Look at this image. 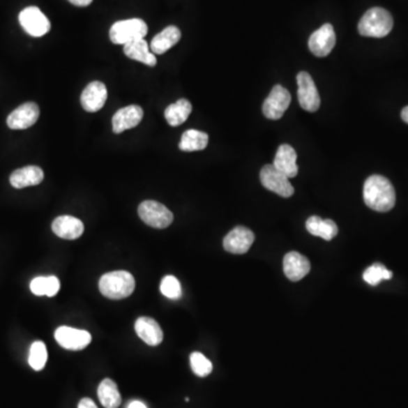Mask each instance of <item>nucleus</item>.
<instances>
[{"instance_id": "nucleus-1", "label": "nucleus", "mask_w": 408, "mask_h": 408, "mask_svg": "<svg viewBox=\"0 0 408 408\" xmlns=\"http://www.w3.org/2000/svg\"><path fill=\"white\" fill-rule=\"evenodd\" d=\"M366 206L378 212H388L396 204V192L389 179L381 175H372L363 188Z\"/></svg>"}, {"instance_id": "nucleus-2", "label": "nucleus", "mask_w": 408, "mask_h": 408, "mask_svg": "<svg viewBox=\"0 0 408 408\" xmlns=\"http://www.w3.org/2000/svg\"><path fill=\"white\" fill-rule=\"evenodd\" d=\"M99 289L103 296L108 299H126L130 296L135 289V279L130 272H108L100 279Z\"/></svg>"}, {"instance_id": "nucleus-3", "label": "nucleus", "mask_w": 408, "mask_h": 408, "mask_svg": "<svg viewBox=\"0 0 408 408\" xmlns=\"http://www.w3.org/2000/svg\"><path fill=\"white\" fill-rule=\"evenodd\" d=\"M393 27V16L381 7H373L361 18L358 32L361 36L370 38H384L391 32Z\"/></svg>"}, {"instance_id": "nucleus-4", "label": "nucleus", "mask_w": 408, "mask_h": 408, "mask_svg": "<svg viewBox=\"0 0 408 408\" xmlns=\"http://www.w3.org/2000/svg\"><path fill=\"white\" fill-rule=\"evenodd\" d=\"M148 33V25L141 18H130L116 22L109 31V36L115 45H127L136 40L144 39Z\"/></svg>"}, {"instance_id": "nucleus-5", "label": "nucleus", "mask_w": 408, "mask_h": 408, "mask_svg": "<svg viewBox=\"0 0 408 408\" xmlns=\"http://www.w3.org/2000/svg\"><path fill=\"white\" fill-rule=\"evenodd\" d=\"M137 211L144 224L157 229H165L174 221V215L169 209L153 199L143 201Z\"/></svg>"}, {"instance_id": "nucleus-6", "label": "nucleus", "mask_w": 408, "mask_h": 408, "mask_svg": "<svg viewBox=\"0 0 408 408\" xmlns=\"http://www.w3.org/2000/svg\"><path fill=\"white\" fill-rule=\"evenodd\" d=\"M18 21L27 34L36 36V38H40V36L48 33L50 27H52L47 16L36 6L27 7V8L23 9L20 13Z\"/></svg>"}, {"instance_id": "nucleus-7", "label": "nucleus", "mask_w": 408, "mask_h": 408, "mask_svg": "<svg viewBox=\"0 0 408 408\" xmlns=\"http://www.w3.org/2000/svg\"><path fill=\"white\" fill-rule=\"evenodd\" d=\"M260 181L266 190L282 197H290L295 192L287 176L275 169L273 165H266L263 167L260 172Z\"/></svg>"}, {"instance_id": "nucleus-8", "label": "nucleus", "mask_w": 408, "mask_h": 408, "mask_svg": "<svg viewBox=\"0 0 408 408\" xmlns=\"http://www.w3.org/2000/svg\"><path fill=\"white\" fill-rule=\"evenodd\" d=\"M290 103L292 97L287 89L279 84L275 85L263 103V114L268 119L272 121L280 119L289 107Z\"/></svg>"}, {"instance_id": "nucleus-9", "label": "nucleus", "mask_w": 408, "mask_h": 408, "mask_svg": "<svg viewBox=\"0 0 408 408\" xmlns=\"http://www.w3.org/2000/svg\"><path fill=\"white\" fill-rule=\"evenodd\" d=\"M297 96L301 107L306 112H317L320 108L321 100L312 76L308 73L299 72L297 74Z\"/></svg>"}, {"instance_id": "nucleus-10", "label": "nucleus", "mask_w": 408, "mask_h": 408, "mask_svg": "<svg viewBox=\"0 0 408 408\" xmlns=\"http://www.w3.org/2000/svg\"><path fill=\"white\" fill-rule=\"evenodd\" d=\"M54 339L61 347L70 351H81L90 345L92 337L85 330L75 329L72 326H59L54 333Z\"/></svg>"}, {"instance_id": "nucleus-11", "label": "nucleus", "mask_w": 408, "mask_h": 408, "mask_svg": "<svg viewBox=\"0 0 408 408\" xmlns=\"http://www.w3.org/2000/svg\"><path fill=\"white\" fill-rule=\"evenodd\" d=\"M335 45V33L333 27L329 23L322 25L319 30L312 33L308 40V48L317 57H326L333 52Z\"/></svg>"}, {"instance_id": "nucleus-12", "label": "nucleus", "mask_w": 408, "mask_h": 408, "mask_svg": "<svg viewBox=\"0 0 408 408\" xmlns=\"http://www.w3.org/2000/svg\"><path fill=\"white\" fill-rule=\"evenodd\" d=\"M255 235L246 227L237 226L225 236L224 248L232 254H245L251 248Z\"/></svg>"}, {"instance_id": "nucleus-13", "label": "nucleus", "mask_w": 408, "mask_h": 408, "mask_svg": "<svg viewBox=\"0 0 408 408\" xmlns=\"http://www.w3.org/2000/svg\"><path fill=\"white\" fill-rule=\"evenodd\" d=\"M40 109L36 103H23L7 117V125L12 130H27L39 119Z\"/></svg>"}, {"instance_id": "nucleus-14", "label": "nucleus", "mask_w": 408, "mask_h": 408, "mask_svg": "<svg viewBox=\"0 0 408 408\" xmlns=\"http://www.w3.org/2000/svg\"><path fill=\"white\" fill-rule=\"evenodd\" d=\"M108 98V91L103 82H91L81 96L82 107L85 112H97L103 108Z\"/></svg>"}, {"instance_id": "nucleus-15", "label": "nucleus", "mask_w": 408, "mask_h": 408, "mask_svg": "<svg viewBox=\"0 0 408 408\" xmlns=\"http://www.w3.org/2000/svg\"><path fill=\"white\" fill-rule=\"evenodd\" d=\"M143 116V109L137 105L119 109L112 117V132L121 134L125 130L134 128L142 121Z\"/></svg>"}, {"instance_id": "nucleus-16", "label": "nucleus", "mask_w": 408, "mask_h": 408, "mask_svg": "<svg viewBox=\"0 0 408 408\" xmlns=\"http://www.w3.org/2000/svg\"><path fill=\"white\" fill-rule=\"evenodd\" d=\"M311 270L308 257L299 252H289L284 257V272L290 281L302 280Z\"/></svg>"}, {"instance_id": "nucleus-17", "label": "nucleus", "mask_w": 408, "mask_h": 408, "mask_svg": "<svg viewBox=\"0 0 408 408\" xmlns=\"http://www.w3.org/2000/svg\"><path fill=\"white\" fill-rule=\"evenodd\" d=\"M296 160L297 153L295 149L289 144H281L277 150L272 165L275 166V169H278L290 179H294L299 172Z\"/></svg>"}, {"instance_id": "nucleus-18", "label": "nucleus", "mask_w": 408, "mask_h": 408, "mask_svg": "<svg viewBox=\"0 0 408 408\" xmlns=\"http://www.w3.org/2000/svg\"><path fill=\"white\" fill-rule=\"evenodd\" d=\"M52 232L63 239H77L84 232V225L77 218L61 216L52 222Z\"/></svg>"}, {"instance_id": "nucleus-19", "label": "nucleus", "mask_w": 408, "mask_h": 408, "mask_svg": "<svg viewBox=\"0 0 408 408\" xmlns=\"http://www.w3.org/2000/svg\"><path fill=\"white\" fill-rule=\"evenodd\" d=\"M135 331L149 346H158L163 340V333L157 321L151 317H141L136 320Z\"/></svg>"}, {"instance_id": "nucleus-20", "label": "nucleus", "mask_w": 408, "mask_h": 408, "mask_svg": "<svg viewBox=\"0 0 408 408\" xmlns=\"http://www.w3.org/2000/svg\"><path fill=\"white\" fill-rule=\"evenodd\" d=\"M45 179L43 170L38 166H27L12 172L9 177V181L13 188L21 190V188H29L39 185Z\"/></svg>"}, {"instance_id": "nucleus-21", "label": "nucleus", "mask_w": 408, "mask_h": 408, "mask_svg": "<svg viewBox=\"0 0 408 408\" xmlns=\"http://www.w3.org/2000/svg\"><path fill=\"white\" fill-rule=\"evenodd\" d=\"M181 33L179 27L170 25L161 31L152 39L150 50L154 54H163L172 48L181 40Z\"/></svg>"}, {"instance_id": "nucleus-22", "label": "nucleus", "mask_w": 408, "mask_h": 408, "mask_svg": "<svg viewBox=\"0 0 408 408\" xmlns=\"http://www.w3.org/2000/svg\"><path fill=\"white\" fill-rule=\"evenodd\" d=\"M306 229L311 235L321 237L326 241H331L338 234V226L331 219H322L317 216H312L306 220Z\"/></svg>"}, {"instance_id": "nucleus-23", "label": "nucleus", "mask_w": 408, "mask_h": 408, "mask_svg": "<svg viewBox=\"0 0 408 408\" xmlns=\"http://www.w3.org/2000/svg\"><path fill=\"white\" fill-rule=\"evenodd\" d=\"M124 54L130 59L141 61L148 66L154 67L157 65V58L150 50V45L144 39L136 40L134 43L125 45Z\"/></svg>"}, {"instance_id": "nucleus-24", "label": "nucleus", "mask_w": 408, "mask_h": 408, "mask_svg": "<svg viewBox=\"0 0 408 408\" xmlns=\"http://www.w3.org/2000/svg\"><path fill=\"white\" fill-rule=\"evenodd\" d=\"M192 112V105L186 99H179L175 103L167 107L165 110V117L170 126L176 127L188 121Z\"/></svg>"}, {"instance_id": "nucleus-25", "label": "nucleus", "mask_w": 408, "mask_h": 408, "mask_svg": "<svg viewBox=\"0 0 408 408\" xmlns=\"http://www.w3.org/2000/svg\"><path fill=\"white\" fill-rule=\"evenodd\" d=\"M98 397L105 408H118L121 404V396L117 384L112 379H105L98 388Z\"/></svg>"}, {"instance_id": "nucleus-26", "label": "nucleus", "mask_w": 408, "mask_h": 408, "mask_svg": "<svg viewBox=\"0 0 408 408\" xmlns=\"http://www.w3.org/2000/svg\"><path fill=\"white\" fill-rule=\"evenodd\" d=\"M208 142V134L201 130H188L181 136L179 149L185 152L201 151L206 148Z\"/></svg>"}, {"instance_id": "nucleus-27", "label": "nucleus", "mask_w": 408, "mask_h": 408, "mask_svg": "<svg viewBox=\"0 0 408 408\" xmlns=\"http://www.w3.org/2000/svg\"><path fill=\"white\" fill-rule=\"evenodd\" d=\"M31 292L36 296L52 297L57 295L61 288L59 279L54 275L50 277H36L31 281Z\"/></svg>"}, {"instance_id": "nucleus-28", "label": "nucleus", "mask_w": 408, "mask_h": 408, "mask_svg": "<svg viewBox=\"0 0 408 408\" xmlns=\"http://www.w3.org/2000/svg\"><path fill=\"white\" fill-rule=\"evenodd\" d=\"M391 278H393V272L389 271L381 263H375L363 273V279L371 286H377L380 284L381 280H388Z\"/></svg>"}, {"instance_id": "nucleus-29", "label": "nucleus", "mask_w": 408, "mask_h": 408, "mask_svg": "<svg viewBox=\"0 0 408 408\" xmlns=\"http://www.w3.org/2000/svg\"><path fill=\"white\" fill-rule=\"evenodd\" d=\"M48 360V353L45 342H36L32 344L29 355V364L36 371H41Z\"/></svg>"}, {"instance_id": "nucleus-30", "label": "nucleus", "mask_w": 408, "mask_h": 408, "mask_svg": "<svg viewBox=\"0 0 408 408\" xmlns=\"http://www.w3.org/2000/svg\"><path fill=\"white\" fill-rule=\"evenodd\" d=\"M190 368L197 377L204 378L212 372V363L202 353L194 352L190 356Z\"/></svg>"}, {"instance_id": "nucleus-31", "label": "nucleus", "mask_w": 408, "mask_h": 408, "mask_svg": "<svg viewBox=\"0 0 408 408\" xmlns=\"http://www.w3.org/2000/svg\"><path fill=\"white\" fill-rule=\"evenodd\" d=\"M160 292L163 296L170 299H179L181 297V286L179 279L174 275H166L161 280Z\"/></svg>"}, {"instance_id": "nucleus-32", "label": "nucleus", "mask_w": 408, "mask_h": 408, "mask_svg": "<svg viewBox=\"0 0 408 408\" xmlns=\"http://www.w3.org/2000/svg\"><path fill=\"white\" fill-rule=\"evenodd\" d=\"M77 408H98V406L96 405V402L90 398H83L81 399V402H79V406Z\"/></svg>"}, {"instance_id": "nucleus-33", "label": "nucleus", "mask_w": 408, "mask_h": 408, "mask_svg": "<svg viewBox=\"0 0 408 408\" xmlns=\"http://www.w3.org/2000/svg\"><path fill=\"white\" fill-rule=\"evenodd\" d=\"M68 1L77 7H86L91 5L93 0H68Z\"/></svg>"}, {"instance_id": "nucleus-34", "label": "nucleus", "mask_w": 408, "mask_h": 408, "mask_svg": "<svg viewBox=\"0 0 408 408\" xmlns=\"http://www.w3.org/2000/svg\"><path fill=\"white\" fill-rule=\"evenodd\" d=\"M127 408H148L145 406V404H143L142 402H139V400H134V402H130V405Z\"/></svg>"}, {"instance_id": "nucleus-35", "label": "nucleus", "mask_w": 408, "mask_h": 408, "mask_svg": "<svg viewBox=\"0 0 408 408\" xmlns=\"http://www.w3.org/2000/svg\"><path fill=\"white\" fill-rule=\"evenodd\" d=\"M402 121H405L408 124V106L402 109Z\"/></svg>"}]
</instances>
